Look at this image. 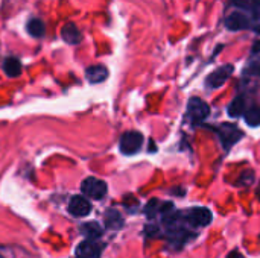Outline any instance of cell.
<instances>
[{
    "mask_svg": "<svg viewBox=\"0 0 260 258\" xmlns=\"http://www.w3.org/2000/svg\"><path fill=\"white\" fill-rule=\"evenodd\" d=\"M163 225V234L161 237L172 246L174 251H180L187 243L197 239L198 233H195L193 228H190L186 220L183 219L181 210H174L172 213L161 217Z\"/></svg>",
    "mask_w": 260,
    "mask_h": 258,
    "instance_id": "1",
    "label": "cell"
},
{
    "mask_svg": "<svg viewBox=\"0 0 260 258\" xmlns=\"http://www.w3.org/2000/svg\"><path fill=\"white\" fill-rule=\"evenodd\" d=\"M181 214H183V219L186 220V224L193 230L209 227L213 219L212 211L206 207H192V208L183 210Z\"/></svg>",
    "mask_w": 260,
    "mask_h": 258,
    "instance_id": "2",
    "label": "cell"
},
{
    "mask_svg": "<svg viewBox=\"0 0 260 258\" xmlns=\"http://www.w3.org/2000/svg\"><path fill=\"white\" fill-rule=\"evenodd\" d=\"M212 131L216 132V135L225 151H229L233 144H236L244 137V132L235 123H221L219 126L212 128Z\"/></svg>",
    "mask_w": 260,
    "mask_h": 258,
    "instance_id": "3",
    "label": "cell"
},
{
    "mask_svg": "<svg viewBox=\"0 0 260 258\" xmlns=\"http://www.w3.org/2000/svg\"><path fill=\"white\" fill-rule=\"evenodd\" d=\"M210 116V106L200 97H190L187 102L186 117L192 125H203Z\"/></svg>",
    "mask_w": 260,
    "mask_h": 258,
    "instance_id": "4",
    "label": "cell"
},
{
    "mask_svg": "<svg viewBox=\"0 0 260 258\" xmlns=\"http://www.w3.org/2000/svg\"><path fill=\"white\" fill-rule=\"evenodd\" d=\"M143 134L139 131H128L120 137L119 149L123 155H136L143 146Z\"/></svg>",
    "mask_w": 260,
    "mask_h": 258,
    "instance_id": "5",
    "label": "cell"
},
{
    "mask_svg": "<svg viewBox=\"0 0 260 258\" xmlns=\"http://www.w3.org/2000/svg\"><path fill=\"white\" fill-rule=\"evenodd\" d=\"M81 190H82V193H84V196L87 199L90 198V199L99 201V199H102L107 195L108 187H107V184L102 179H98V178L90 176V178H87V179L82 181Z\"/></svg>",
    "mask_w": 260,
    "mask_h": 258,
    "instance_id": "6",
    "label": "cell"
},
{
    "mask_svg": "<svg viewBox=\"0 0 260 258\" xmlns=\"http://www.w3.org/2000/svg\"><path fill=\"white\" fill-rule=\"evenodd\" d=\"M233 65L232 64H227V65H222L219 68H216L215 71H212L207 79H206V87L207 88H212V90H216L219 87L224 85V82H227V79L233 75Z\"/></svg>",
    "mask_w": 260,
    "mask_h": 258,
    "instance_id": "7",
    "label": "cell"
},
{
    "mask_svg": "<svg viewBox=\"0 0 260 258\" xmlns=\"http://www.w3.org/2000/svg\"><path fill=\"white\" fill-rule=\"evenodd\" d=\"M91 211V204L85 196H73L69 201V213L75 217H85Z\"/></svg>",
    "mask_w": 260,
    "mask_h": 258,
    "instance_id": "8",
    "label": "cell"
},
{
    "mask_svg": "<svg viewBox=\"0 0 260 258\" xmlns=\"http://www.w3.org/2000/svg\"><path fill=\"white\" fill-rule=\"evenodd\" d=\"M104 246L94 240H84L78 245L75 254L76 258H99Z\"/></svg>",
    "mask_w": 260,
    "mask_h": 258,
    "instance_id": "9",
    "label": "cell"
},
{
    "mask_svg": "<svg viewBox=\"0 0 260 258\" xmlns=\"http://www.w3.org/2000/svg\"><path fill=\"white\" fill-rule=\"evenodd\" d=\"M225 27L230 30H244V29H250V21L244 12L235 11L225 18Z\"/></svg>",
    "mask_w": 260,
    "mask_h": 258,
    "instance_id": "10",
    "label": "cell"
},
{
    "mask_svg": "<svg viewBox=\"0 0 260 258\" xmlns=\"http://www.w3.org/2000/svg\"><path fill=\"white\" fill-rule=\"evenodd\" d=\"M104 222H105V227L111 231H119L123 228L125 225V220H123V216L120 214L119 210L116 208H108L104 214Z\"/></svg>",
    "mask_w": 260,
    "mask_h": 258,
    "instance_id": "11",
    "label": "cell"
},
{
    "mask_svg": "<svg viewBox=\"0 0 260 258\" xmlns=\"http://www.w3.org/2000/svg\"><path fill=\"white\" fill-rule=\"evenodd\" d=\"M79 231H81L82 236L87 237V240H94V242L98 239H101L102 234H104L102 227L99 224H96V222H87V224L81 225L79 227Z\"/></svg>",
    "mask_w": 260,
    "mask_h": 258,
    "instance_id": "12",
    "label": "cell"
},
{
    "mask_svg": "<svg viewBox=\"0 0 260 258\" xmlns=\"http://www.w3.org/2000/svg\"><path fill=\"white\" fill-rule=\"evenodd\" d=\"M85 76L91 84H99L108 78V70L104 65H91L87 68Z\"/></svg>",
    "mask_w": 260,
    "mask_h": 258,
    "instance_id": "13",
    "label": "cell"
},
{
    "mask_svg": "<svg viewBox=\"0 0 260 258\" xmlns=\"http://www.w3.org/2000/svg\"><path fill=\"white\" fill-rule=\"evenodd\" d=\"M247 111V105H245V99L242 96H238L236 99L232 100V103L227 106V114L233 119L242 117Z\"/></svg>",
    "mask_w": 260,
    "mask_h": 258,
    "instance_id": "14",
    "label": "cell"
},
{
    "mask_svg": "<svg viewBox=\"0 0 260 258\" xmlns=\"http://www.w3.org/2000/svg\"><path fill=\"white\" fill-rule=\"evenodd\" d=\"M61 33H62V38H64L69 44H78V43L81 41V33H79L78 27H76L73 23L66 24V26L62 27Z\"/></svg>",
    "mask_w": 260,
    "mask_h": 258,
    "instance_id": "15",
    "label": "cell"
},
{
    "mask_svg": "<svg viewBox=\"0 0 260 258\" xmlns=\"http://www.w3.org/2000/svg\"><path fill=\"white\" fill-rule=\"evenodd\" d=\"M160 207H161V201L160 199H151L145 205V208H143V213H145L146 219L154 222L157 217H160Z\"/></svg>",
    "mask_w": 260,
    "mask_h": 258,
    "instance_id": "16",
    "label": "cell"
},
{
    "mask_svg": "<svg viewBox=\"0 0 260 258\" xmlns=\"http://www.w3.org/2000/svg\"><path fill=\"white\" fill-rule=\"evenodd\" d=\"M3 70H5V73L8 76L15 78V76H18L21 73V64H20V61L17 58H8L3 62Z\"/></svg>",
    "mask_w": 260,
    "mask_h": 258,
    "instance_id": "17",
    "label": "cell"
},
{
    "mask_svg": "<svg viewBox=\"0 0 260 258\" xmlns=\"http://www.w3.org/2000/svg\"><path fill=\"white\" fill-rule=\"evenodd\" d=\"M245 122L251 126V128H257L260 126V108L257 106H251L245 111L244 114Z\"/></svg>",
    "mask_w": 260,
    "mask_h": 258,
    "instance_id": "18",
    "label": "cell"
},
{
    "mask_svg": "<svg viewBox=\"0 0 260 258\" xmlns=\"http://www.w3.org/2000/svg\"><path fill=\"white\" fill-rule=\"evenodd\" d=\"M44 23L38 18H32L29 23H27V32L32 35V36H43L44 35Z\"/></svg>",
    "mask_w": 260,
    "mask_h": 258,
    "instance_id": "19",
    "label": "cell"
},
{
    "mask_svg": "<svg viewBox=\"0 0 260 258\" xmlns=\"http://www.w3.org/2000/svg\"><path fill=\"white\" fill-rule=\"evenodd\" d=\"M253 182H254V172H253V170H245V172H242L241 176L238 178L236 186L244 187V186H250V184H253Z\"/></svg>",
    "mask_w": 260,
    "mask_h": 258,
    "instance_id": "20",
    "label": "cell"
},
{
    "mask_svg": "<svg viewBox=\"0 0 260 258\" xmlns=\"http://www.w3.org/2000/svg\"><path fill=\"white\" fill-rule=\"evenodd\" d=\"M161 230H160V227H157L154 222H151L149 225H146L145 227V236L146 237H151V239H157V237H161Z\"/></svg>",
    "mask_w": 260,
    "mask_h": 258,
    "instance_id": "21",
    "label": "cell"
},
{
    "mask_svg": "<svg viewBox=\"0 0 260 258\" xmlns=\"http://www.w3.org/2000/svg\"><path fill=\"white\" fill-rule=\"evenodd\" d=\"M227 258H245L239 251H232L229 255H227Z\"/></svg>",
    "mask_w": 260,
    "mask_h": 258,
    "instance_id": "22",
    "label": "cell"
},
{
    "mask_svg": "<svg viewBox=\"0 0 260 258\" xmlns=\"http://www.w3.org/2000/svg\"><path fill=\"white\" fill-rule=\"evenodd\" d=\"M256 195H257V198H259V199H260V187H259V189H257V192H256Z\"/></svg>",
    "mask_w": 260,
    "mask_h": 258,
    "instance_id": "23",
    "label": "cell"
},
{
    "mask_svg": "<svg viewBox=\"0 0 260 258\" xmlns=\"http://www.w3.org/2000/svg\"><path fill=\"white\" fill-rule=\"evenodd\" d=\"M0 258H3V257H2V255H0Z\"/></svg>",
    "mask_w": 260,
    "mask_h": 258,
    "instance_id": "24",
    "label": "cell"
}]
</instances>
